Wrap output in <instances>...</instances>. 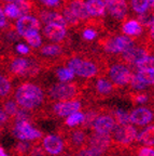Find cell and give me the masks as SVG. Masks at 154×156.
Here are the masks:
<instances>
[{
    "instance_id": "obj_46",
    "label": "cell",
    "mask_w": 154,
    "mask_h": 156,
    "mask_svg": "<svg viewBox=\"0 0 154 156\" xmlns=\"http://www.w3.org/2000/svg\"><path fill=\"white\" fill-rule=\"evenodd\" d=\"M5 25H7V20H5V11L1 10V8H0V28H3Z\"/></svg>"
},
{
    "instance_id": "obj_34",
    "label": "cell",
    "mask_w": 154,
    "mask_h": 156,
    "mask_svg": "<svg viewBox=\"0 0 154 156\" xmlns=\"http://www.w3.org/2000/svg\"><path fill=\"white\" fill-rule=\"evenodd\" d=\"M114 119L118 124L121 125H126L129 124L130 119H129V113L126 112L124 110H116L114 112Z\"/></svg>"
},
{
    "instance_id": "obj_47",
    "label": "cell",
    "mask_w": 154,
    "mask_h": 156,
    "mask_svg": "<svg viewBox=\"0 0 154 156\" xmlns=\"http://www.w3.org/2000/svg\"><path fill=\"white\" fill-rule=\"evenodd\" d=\"M28 147H29V144L27 143V142H24V141H22L18 145H17V150H18L19 152H23V153L27 152Z\"/></svg>"
},
{
    "instance_id": "obj_13",
    "label": "cell",
    "mask_w": 154,
    "mask_h": 156,
    "mask_svg": "<svg viewBox=\"0 0 154 156\" xmlns=\"http://www.w3.org/2000/svg\"><path fill=\"white\" fill-rule=\"evenodd\" d=\"M82 104L81 102L75 100H68V101H58L53 106V111L57 116L65 117L69 116L75 112L81 110Z\"/></svg>"
},
{
    "instance_id": "obj_1",
    "label": "cell",
    "mask_w": 154,
    "mask_h": 156,
    "mask_svg": "<svg viewBox=\"0 0 154 156\" xmlns=\"http://www.w3.org/2000/svg\"><path fill=\"white\" fill-rule=\"evenodd\" d=\"M66 65L81 78H94L104 73L105 62L102 58L96 60V55L78 54L66 58Z\"/></svg>"
},
{
    "instance_id": "obj_15",
    "label": "cell",
    "mask_w": 154,
    "mask_h": 156,
    "mask_svg": "<svg viewBox=\"0 0 154 156\" xmlns=\"http://www.w3.org/2000/svg\"><path fill=\"white\" fill-rule=\"evenodd\" d=\"M42 145L45 152H48L51 155H57L62 153L64 150V141L62 138L54 134L46 136L42 141Z\"/></svg>"
},
{
    "instance_id": "obj_36",
    "label": "cell",
    "mask_w": 154,
    "mask_h": 156,
    "mask_svg": "<svg viewBox=\"0 0 154 156\" xmlns=\"http://www.w3.org/2000/svg\"><path fill=\"white\" fill-rule=\"evenodd\" d=\"M97 116H98L97 111H89V112L85 113L84 119H83V122L81 124L83 126V128H89V127H92V125H93L94 120L96 119Z\"/></svg>"
},
{
    "instance_id": "obj_31",
    "label": "cell",
    "mask_w": 154,
    "mask_h": 156,
    "mask_svg": "<svg viewBox=\"0 0 154 156\" xmlns=\"http://www.w3.org/2000/svg\"><path fill=\"white\" fill-rule=\"evenodd\" d=\"M5 14L7 15L9 19H18L22 16L19 9L17 7V5L15 2H9L5 8Z\"/></svg>"
},
{
    "instance_id": "obj_11",
    "label": "cell",
    "mask_w": 154,
    "mask_h": 156,
    "mask_svg": "<svg viewBox=\"0 0 154 156\" xmlns=\"http://www.w3.org/2000/svg\"><path fill=\"white\" fill-rule=\"evenodd\" d=\"M87 146L93 149L94 151L104 155L105 152L110 147L112 143L110 133H99V132H94L89 136H87Z\"/></svg>"
},
{
    "instance_id": "obj_7",
    "label": "cell",
    "mask_w": 154,
    "mask_h": 156,
    "mask_svg": "<svg viewBox=\"0 0 154 156\" xmlns=\"http://www.w3.org/2000/svg\"><path fill=\"white\" fill-rule=\"evenodd\" d=\"M139 41V39H138ZM136 42L135 46H132V48H129L128 50H126L125 52L121 53L120 55H118V58L121 61V63L125 64L128 67H135L136 63L139 60H141L142 58H145L146 55L149 54V49L147 48L143 42L140 40V46L139 42Z\"/></svg>"
},
{
    "instance_id": "obj_29",
    "label": "cell",
    "mask_w": 154,
    "mask_h": 156,
    "mask_svg": "<svg viewBox=\"0 0 154 156\" xmlns=\"http://www.w3.org/2000/svg\"><path fill=\"white\" fill-rule=\"evenodd\" d=\"M83 119H84V113L78 111V112H75L72 114H70L69 116H67L66 125L68 127H75L78 125H81Z\"/></svg>"
},
{
    "instance_id": "obj_40",
    "label": "cell",
    "mask_w": 154,
    "mask_h": 156,
    "mask_svg": "<svg viewBox=\"0 0 154 156\" xmlns=\"http://www.w3.org/2000/svg\"><path fill=\"white\" fill-rule=\"evenodd\" d=\"M77 156H102V154L98 153L87 146V147H81L77 153Z\"/></svg>"
},
{
    "instance_id": "obj_51",
    "label": "cell",
    "mask_w": 154,
    "mask_h": 156,
    "mask_svg": "<svg viewBox=\"0 0 154 156\" xmlns=\"http://www.w3.org/2000/svg\"><path fill=\"white\" fill-rule=\"evenodd\" d=\"M148 1H149L150 3H154V0H148Z\"/></svg>"
},
{
    "instance_id": "obj_44",
    "label": "cell",
    "mask_w": 154,
    "mask_h": 156,
    "mask_svg": "<svg viewBox=\"0 0 154 156\" xmlns=\"http://www.w3.org/2000/svg\"><path fill=\"white\" fill-rule=\"evenodd\" d=\"M16 51L21 54H28L30 52V49L27 44H18L16 46Z\"/></svg>"
},
{
    "instance_id": "obj_32",
    "label": "cell",
    "mask_w": 154,
    "mask_h": 156,
    "mask_svg": "<svg viewBox=\"0 0 154 156\" xmlns=\"http://www.w3.org/2000/svg\"><path fill=\"white\" fill-rule=\"evenodd\" d=\"M26 39V41L28 42L32 48H39L42 44V38H41L39 32H32L27 34L26 36L24 37Z\"/></svg>"
},
{
    "instance_id": "obj_23",
    "label": "cell",
    "mask_w": 154,
    "mask_h": 156,
    "mask_svg": "<svg viewBox=\"0 0 154 156\" xmlns=\"http://www.w3.org/2000/svg\"><path fill=\"white\" fill-rule=\"evenodd\" d=\"M87 141V134L82 129H73L69 133V143L77 149H81Z\"/></svg>"
},
{
    "instance_id": "obj_18",
    "label": "cell",
    "mask_w": 154,
    "mask_h": 156,
    "mask_svg": "<svg viewBox=\"0 0 154 156\" xmlns=\"http://www.w3.org/2000/svg\"><path fill=\"white\" fill-rule=\"evenodd\" d=\"M39 17H40L41 22L44 24H58L67 28V23H66L65 19L62 15V13L54 12V11H48V10H42L39 13Z\"/></svg>"
},
{
    "instance_id": "obj_33",
    "label": "cell",
    "mask_w": 154,
    "mask_h": 156,
    "mask_svg": "<svg viewBox=\"0 0 154 156\" xmlns=\"http://www.w3.org/2000/svg\"><path fill=\"white\" fill-rule=\"evenodd\" d=\"M136 75L147 85H154V71H137Z\"/></svg>"
},
{
    "instance_id": "obj_35",
    "label": "cell",
    "mask_w": 154,
    "mask_h": 156,
    "mask_svg": "<svg viewBox=\"0 0 154 156\" xmlns=\"http://www.w3.org/2000/svg\"><path fill=\"white\" fill-rule=\"evenodd\" d=\"M11 83L7 77L0 75V97H5L11 91Z\"/></svg>"
},
{
    "instance_id": "obj_14",
    "label": "cell",
    "mask_w": 154,
    "mask_h": 156,
    "mask_svg": "<svg viewBox=\"0 0 154 156\" xmlns=\"http://www.w3.org/2000/svg\"><path fill=\"white\" fill-rule=\"evenodd\" d=\"M116 124V119L112 116L101 115V116L96 117V119L92 125V128L94 129L95 132H99V133H111Z\"/></svg>"
},
{
    "instance_id": "obj_19",
    "label": "cell",
    "mask_w": 154,
    "mask_h": 156,
    "mask_svg": "<svg viewBox=\"0 0 154 156\" xmlns=\"http://www.w3.org/2000/svg\"><path fill=\"white\" fill-rule=\"evenodd\" d=\"M116 87L118 86H116L112 81L107 79L106 77H99L97 78L96 83H95L94 89L97 94L101 95V97H107V95H110L113 92Z\"/></svg>"
},
{
    "instance_id": "obj_48",
    "label": "cell",
    "mask_w": 154,
    "mask_h": 156,
    "mask_svg": "<svg viewBox=\"0 0 154 156\" xmlns=\"http://www.w3.org/2000/svg\"><path fill=\"white\" fill-rule=\"evenodd\" d=\"M8 119V114L5 112V110H1L0 108V126L3 125Z\"/></svg>"
},
{
    "instance_id": "obj_41",
    "label": "cell",
    "mask_w": 154,
    "mask_h": 156,
    "mask_svg": "<svg viewBox=\"0 0 154 156\" xmlns=\"http://www.w3.org/2000/svg\"><path fill=\"white\" fill-rule=\"evenodd\" d=\"M15 118H16V122H23V120H28L29 114L26 110H18L16 114H15Z\"/></svg>"
},
{
    "instance_id": "obj_30",
    "label": "cell",
    "mask_w": 154,
    "mask_h": 156,
    "mask_svg": "<svg viewBox=\"0 0 154 156\" xmlns=\"http://www.w3.org/2000/svg\"><path fill=\"white\" fill-rule=\"evenodd\" d=\"M149 1L148 0H130L129 5L132 8V11L136 14H140L145 11L149 5Z\"/></svg>"
},
{
    "instance_id": "obj_38",
    "label": "cell",
    "mask_w": 154,
    "mask_h": 156,
    "mask_svg": "<svg viewBox=\"0 0 154 156\" xmlns=\"http://www.w3.org/2000/svg\"><path fill=\"white\" fill-rule=\"evenodd\" d=\"M130 88L132 89H134V90L136 91H143L147 89V83H145L142 80H140L139 77H138L137 75H136V73L134 74V77H132V81H130L129 83Z\"/></svg>"
},
{
    "instance_id": "obj_25",
    "label": "cell",
    "mask_w": 154,
    "mask_h": 156,
    "mask_svg": "<svg viewBox=\"0 0 154 156\" xmlns=\"http://www.w3.org/2000/svg\"><path fill=\"white\" fill-rule=\"evenodd\" d=\"M136 71H154V55H146L136 63Z\"/></svg>"
},
{
    "instance_id": "obj_22",
    "label": "cell",
    "mask_w": 154,
    "mask_h": 156,
    "mask_svg": "<svg viewBox=\"0 0 154 156\" xmlns=\"http://www.w3.org/2000/svg\"><path fill=\"white\" fill-rule=\"evenodd\" d=\"M137 20L143 29L149 28L154 23V3H149L147 9L137 15Z\"/></svg>"
},
{
    "instance_id": "obj_3",
    "label": "cell",
    "mask_w": 154,
    "mask_h": 156,
    "mask_svg": "<svg viewBox=\"0 0 154 156\" xmlns=\"http://www.w3.org/2000/svg\"><path fill=\"white\" fill-rule=\"evenodd\" d=\"M44 100V93L38 85L35 83H23L17 88L15 92L16 103L26 110L36 108Z\"/></svg>"
},
{
    "instance_id": "obj_5",
    "label": "cell",
    "mask_w": 154,
    "mask_h": 156,
    "mask_svg": "<svg viewBox=\"0 0 154 156\" xmlns=\"http://www.w3.org/2000/svg\"><path fill=\"white\" fill-rule=\"evenodd\" d=\"M132 71V68L125 64L114 63L109 68V77H110V80L118 87L129 86L134 77V74H135Z\"/></svg>"
},
{
    "instance_id": "obj_6",
    "label": "cell",
    "mask_w": 154,
    "mask_h": 156,
    "mask_svg": "<svg viewBox=\"0 0 154 156\" xmlns=\"http://www.w3.org/2000/svg\"><path fill=\"white\" fill-rule=\"evenodd\" d=\"M110 134L112 141L116 142L121 145H128L136 140L138 131L135 127L129 124L121 125L116 122Z\"/></svg>"
},
{
    "instance_id": "obj_16",
    "label": "cell",
    "mask_w": 154,
    "mask_h": 156,
    "mask_svg": "<svg viewBox=\"0 0 154 156\" xmlns=\"http://www.w3.org/2000/svg\"><path fill=\"white\" fill-rule=\"evenodd\" d=\"M143 27L141 26L138 20H125L121 25V32L123 35L132 37V38H139L143 34Z\"/></svg>"
},
{
    "instance_id": "obj_12",
    "label": "cell",
    "mask_w": 154,
    "mask_h": 156,
    "mask_svg": "<svg viewBox=\"0 0 154 156\" xmlns=\"http://www.w3.org/2000/svg\"><path fill=\"white\" fill-rule=\"evenodd\" d=\"M15 26H16L17 34L21 35L22 37H25L27 34L32 32H39L41 25L37 17L29 14H25L18 17Z\"/></svg>"
},
{
    "instance_id": "obj_4",
    "label": "cell",
    "mask_w": 154,
    "mask_h": 156,
    "mask_svg": "<svg viewBox=\"0 0 154 156\" xmlns=\"http://www.w3.org/2000/svg\"><path fill=\"white\" fill-rule=\"evenodd\" d=\"M49 97L54 101H68L72 100L79 94L80 87L77 83H54L49 89Z\"/></svg>"
},
{
    "instance_id": "obj_10",
    "label": "cell",
    "mask_w": 154,
    "mask_h": 156,
    "mask_svg": "<svg viewBox=\"0 0 154 156\" xmlns=\"http://www.w3.org/2000/svg\"><path fill=\"white\" fill-rule=\"evenodd\" d=\"M43 35L46 39L55 44H67L69 41L67 36V28L58 24H46L43 27Z\"/></svg>"
},
{
    "instance_id": "obj_42",
    "label": "cell",
    "mask_w": 154,
    "mask_h": 156,
    "mask_svg": "<svg viewBox=\"0 0 154 156\" xmlns=\"http://www.w3.org/2000/svg\"><path fill=\"white\" fill-rule=\"evenodd\" d=\"M137 156H154V150L150 146H143L139 150Z\"/></svg>"
},
{
    "instance_id": "obj_17",
    "label": "cell",
    "mask_w": 154,
    "mask_h": 156,
    "mask_svg": "<svg viewBox=\"0 0 154 156\" xmlns=\"http://www.w3.org/2000/svg\"><path fill=\"white\" fill-rule=\"evenodd\" d=\"M129 119L130 122L137 125V126H143V125L149 124L153 119V113L149 108L139 107L129 113Z\"/></svg>"
},
{
    "instance_id": "obj_8",
    "label": "cell",
    "mask_w": 154,
    "mask_h": 156,
    "mask_svg": "<svg viewBox=\"0 0 154 156\" xmlns=\"http://www.w3.org/2000/svg\"><path fill=\"white\" fill-rule=\"evenodd\" d=\"M107 13L118 22L125 21L128 15L127 0H104Z\"/></svg>"
},
{
    "instance_id": "obj_50",
    "label": "cell",
    "mask_w": 154,
    "mask_h": 156,
    "mask_svg": "<svg viewBox=\"0 0 154 156\" xmlns=\"http://www.w3.org/2000/svg\"><path fill=\"white\" fill-rule=\"evenodd\" d=\"M5 1H8V2H18V1H22V0H5Z\"/></svg>"
},
{
    "instance_id": "obj_9",
    "label": "cell",
    "mask_w": 154,
    "mask_h": 156,
    "mask_svg": "<svg viewBox=\"0 0 154 156\" xmlns=\"http://www.w3.org/2000/svg\"><path fill=\"white\" fill-rule=\"evenodd\" d=\"M13 133L18 140L22 141H30V140H37L42 136L41 131L37 130L36 128L32 126V124L28 120L17 122L14 127Z\"/></svg>"
},
{
    "instance_id": "obj_2",
    "label": "cell",
    "mask_w": 154,
    "mask_h": 156,
    "mask_svg": "<svg viewBox=\"0 0 154 156\" xmlns=\"http://www.w3.org/2000/svg\"><path fill=\"white\" fill-rule=\"evenodd\" d=\"M139 38H132L126 35H106L102 36L98 41L97 47L108 55H120L132 46H135Z\"/></svg>"
},
{
    "instance_id": "obj_26",
    "label": "cell",
    "mask_w": 154,
    "mask_h": 156,
    "mask_svg": "<svg viewBox=\"0 0 154 156\" xmlns=\"http://www.w3.org/2000/svg\"><path fill=\"white\" fill-rule=\"evenodd\" d=\"M141 41L147 46L149 51L154 52V23L149 27V29L143 30L141 36Z\"/></svg>"
},
{
    "instance_id": "obj_37",
    "label": "cell",
    "mask_w": 154,
    "mask_h": 156,
    "mask_svg": "<svg viewBox=\"0 0 154 156\" xmlns=\"http://www.w3.org/2000/svg\"><path fill=\"white\" fill-rule=\"evenodd\" d=\"M39 2L46 8L57 10H60L65 5V0H39Z\"/></svg>"
},
{
    "instance_id": "obj_43",
    "label": "cell",
    "mask_w": 154,
    "mask_h": 156,
    "mask_svg": "<svg viewBox=\"0 0 154 156\" xmlns=\"http://www.w3.org/2000/svg\"><path fill=\"white\" fill-rule=\"evenodd\" d=\"M135 101L137 103H146L149 101V95L145 94V93H137V94L134 97Z\"/></svg>"
},
{
    "instance_id": "obj_45",
    "label": "cell",
    "mask_w": 154,
    "mask_h": 156,
    "mask_svg": "<svg viewBox=\"0 0 154 156\" xmlns=\"http://www.w3.org/2000/svg\"><path fill=\"white\" fill-rule=\"evenodd\" d=\"M30 156H46L44 153V149H41V147H36V149L32 150Z\"/></svg>"
},
{
    "instance_id": "obj_27",
    "label": "cell",
    "mask_w": 154,
    "mask_h": 156,
    "mask_svg": "<svg viewBox=\"0 0 154 156\" xmlns=\"http://www.w3.org/2000/svg\"><path fill=\"white\" fill-rule=\"evenodd\" d=\"M84 28L82 29V38L86 42L94 41L95 39L98 38V28L91 25H84Z\"/></svg>"
},
{
    "instance_id": "obj_24",
    "label": "cell",
    "mask_w": 154,
    "mask_h": 156,
    "mask_svg": "<svg viewBox=\"0 0 154 156\" xmlns=\"http://www.w3.org/2000/svg\"><path fill=\"white\" fill-rule=\"evenodd\" d=\"M139 143L145 144L146 146L154 145V126H149L143 129L136 138Z\"/></svg>"
},
{
    "instance_id": "obj_20",
    "label": "cell",
    "mask_w": 154,
    "mask_h": 156,
    "mask_svg": "<svg viewBox=\"0 0 154 156\" xmlns=\"http://www.w3.org/2000/svg\"><path fill=\"white\" fill-rule=\"evenodd\" d=\"M39 53L46 58H56L65 54V44H51L41 47Z\"/></svg>"
},
{
    "instance_id": "obj_39",
    "label": "cell",
    "mask_w": 154,
    "mask_h": 156,
    "mask_svg": "<svg viewBox=\"0 0 154 156\" xmlns=\"http://www.w3.org/2000/svg\"><path fill=\"white\" fill-rule=\"evenodd\" d=\"M18 111V107H17V104L13 101H9L5 104V112L7 113L10 116H15V114Z\"/></svg>"
},
{
    "instance_id": "obj_28",
    "label": "cell",
    "mask_w": 154,
    "mask_h": 156,
    "mask_svg": "<svg viewBox=\"0 0 154 156\" xmlns=\"http://www.w3.org/2000/svg\"><path fill=\"white\" fill-rule=\"evenodd\" d=\"M56 75H57L58 79L60 81L67 83V81H72L75 78V74L73 73L69 67H59L56 71Z\"/></svg>"
},
{
    "instance_id": "obj_21",
    "label": "cell",
    "mask_w": 154,
    "mask_h": 156,
    "mask_svg": "<svg viewBox=\"0 0 154 156\" xmlns=\"http://www.w3.org/2000/svg\"><path fill=\"white\" fill-rule=\"evenodd\" d=\"M59 11H62V15L64 16L66 23H67V28L71 29V30H80V29H82L83 24L80 22L79 19L73 14L72 11L67 5H65Z\"/></svg>"
},
{
    "instance_id": "obj_49",
    "label": "cell",
    "mask_w": 154,
    "mask_h": 156,
    "mask_svg": "<svg viewBox=\"0 0 154 156\" xmlns=\"http://www.w3.org/2000/svg\"><path fill=\"white\" fill-rule=\"evenodd\" d=\"M0 156H8L7 154H5V150L0 146Z\"/></svg>"
}]
</instances>
